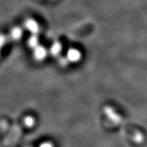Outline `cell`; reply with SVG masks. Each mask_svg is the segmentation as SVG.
I'll return each mask as SVG.
<instances>
[{"instance_id": "1", "label": "cell", "mask_w": 147, "mask_h": 147, "mask_svg": "<svg viewBox=\"0 0 147 147\" xmlns=\"http://www.w3.org/2000/svg\"><path fill=\"white\" fill-rule=\"evenodd\" d=\"M79 57V54L77 51H70L69 53V57L70 60H77Z\"/></svg>"}, {"instance_id": "2", "label": "cell", "mask_w": 147, "mask_h": 147, "mask_svg": "<svg viewBox=\"0 0 147 147\" xmlns=\"http://www.w3.org/2000/svg\"><path fill=\"white\" fill-rule=\"evenodd\" d=\"M26 123L27 125H32L34 123L33 119H31L30 117H28L26 119Z\"/></svg>"}, {"instance_id": "3", "label": "cell", "mask_w": 147, "mask_h": 147, "mask_svg": "<svg viewBox=\"0 0 147 147\" xmlns=\"http://www.w3.org/2000/svg\"><path fill=\"white\" fill-rule=\"evenodd\" d=\"M36 26H35V24L34 23V22H31V21H30L29 22V27L31 29V30H34L35 29H36Z\"/></svg>"}, {"instance_id": "4", "label": "cell", "mask_w": 147, "mask_h": 147, "mask_svg": "<svg viewBox=\"0 0 147 147\" xmlns=\"http://www.w3.org/2000/svg\"><path fill=\"white\" fill-rule=\"evenodd\" d=\"M41 147H52V146L49 143H44L43 145L41 146Z\"/></svg>"}]
</instances>
